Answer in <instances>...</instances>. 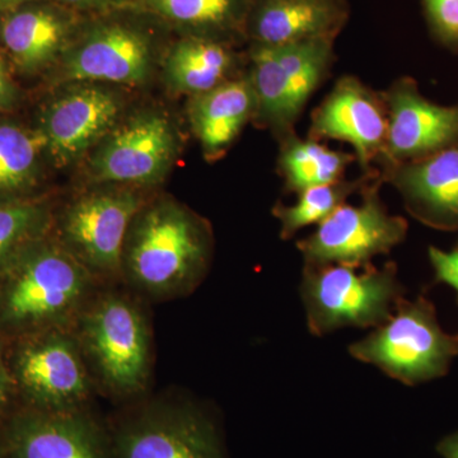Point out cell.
<instances>
[{"label":"cell","mask_w":458,"mask_h":458,"mask_svg":"<svg viewBox=\"0 0 458 458\" xmlns=\"http://www.w3.org/2000/svg\"><path fill=\"white\" fill-rule=\"evenodd\" d=\"M212 233L203 219L174 200L143 208L123 246L122 274L153 298L194 291L212 258Z\"/></svg>","instance_id":"obj_1"},{"label":"cell","mask_w":458,"mask_h":458,"mask_svg":"<svg viewBox=\"0 0 458 458\" xmlns=\"http://www.w3.org/2000/svg\"><path fill=\"white\" fill-rule=\"evenodd\" d=\"M301 294L315 336L343 327H378L403 297L394 262L382 267L304 265Z\"/></svg>","instance_id":"obj_2"},{"label":"cell","mask_w":458,"mask_h":458,"mask_svg":"<svg viewBox=\"0 0 458 458\" xmlns=\"http://www.w3.org/2000/svg\"><path fill=\"white\" fill-rule=\"evenodd\" d=\"M349 352L401 384L415 386L447 375L458 357V335L443 330L428 298L403 297L391 318L363 340L352 344Z\"/></svg>","instance_id":"obj_3"},{"label":"cell","mask_w":458,"mask_h":458,"mask_svg":"<svg viewBox=\"0 0 458 458\" xmlns=\"http://www.w3.org/2000/svg\"><path fill=\"white\" fill-rule=\"evenodd\" d=\"M8 264L3 313L13 324L69 325L90 301L95 276L64 245L35 247Z\"/></svg>","instance_id":"obj_4"},{"label":"cell","mask_w":458,"mask_h":458,"mask_svg":"<svg viewBox=\"0 0 458 458\" xmlns=\"http://www.w3.org/2000/svg\"><path fill=\"white\" fill-rule=\"evenodd\" d=\"M334 42L319 38L283 47H252L247 77L258 105L255 119L279 141L294 134L304 106L330 73Z\"/></svg>","instance_id":"obj_5"},{"label":"cell","mask_w":458,"mask_h":458,"mask_svg":"<svg viewBox=\"0 0 458 458\" xmlns=\"http://www.w3.org/2000/svg\"><path fill=\"white\" fill-rule=\"evenodd\" d=\"M82 351L113 393L131 396L146 387L150 335L146 316L131 298L105 293L89 301L77 319Z\"/></svg>","instance_id":"obj_6"},{"label":"cell","mask_w":458,"mask_h":458,"mask_svg":"<svg viewBox=\"0 0 458 458\" xmlns=\"http://www.w3.org/2000/svg\"><path fill=\"white\" fill-rule=\"evenodd\" d=\"M381 181L378 177L360 192V204H343L312 234L298 241L304 265L360 267L405 240L408 222L387 212L379 197Z\"/></svg>","instance_id":"obj_7"},{"label":"cell","mask_w":458,"mask_h":458,"mask_svg":"<svg viewBox=\"0 0 458 458\" xmlns=\"http://www.w3.org/2000/svg\"><path fill=\"white\" fill-rule=\"evenodd\" d=\"M140 209L141 199L131 190L84 195L63 216V245L95 278L119 276L129 228Z\"/></svg>","instance_id":"obj_8"},{"label":"cell","mask_w":458,"mask_h":458,"mask_svg":"<svg viewBox=\"0 0 458 458\" xmlns=\"http://www.w3.org/2000/svg\"><path fill=\"white\" fill-rule=\"evenodd\" d=\"M177 152L176 132L164 114L147 113L117 123L92 158L96 179L150 185L165 176Z\"/></svg>","instance_id":"obj_9"},{"label":"cell","mask_w":458,"mask_h":458,"mask_svg":"<svg viewBox=\"0 0 458 458\" xmlns=\"http://www.w3.org/2000/svg\"><path fill=\"white\" fill-rule=\"evenodd\" d=\"M382 98L388 123L385 168L417 161L458 143V105L443 106L424 98L411 78L397 80Z\"/></svg>","instance_id":"obj_10"},{"label":"cell","mask_w":458,"mask_h":458,"mask_svg":"<svg viewBox=\"0 0 458 458\" xmlns=\"http://www.w3.org/2000/svg\"><path fill=\"white\" fill-rule=\"evenodd\" d=\"M387 110L384 98L354 77H343L312 114L310 138L348 143L355 161L370 171L382 161L387 140Z\"/></svg>","instance_id":"obj_11"},{"label":"cell","mask_w":458,"mask_h":458,"mask_svg":"<svg viewBox=\"0 0 458 458\" xmlns=\"http://www.w3.org/2000/svg\"><path fill=\"white\" fill-rule=\"evenodd\" d=\"M119 458H225L212 419L191 406H158L131 421L117 441Z\"/></svg>","instance_id":"obj_12"},{"label":"cell","mask_w":458,"mask_h":458,"mask_svg":"<svg viewBox=\"0 0 458 458\" xmlns=\"http://www.w3.org/2000/svg\"><path fill=\"white\" fill-rule=\"evenodd\" d=\"M122 99L96 84L75 87L57 98L44 114L41 132L59 165L77 161L117 125Z\"/></svg>","instance_id":"obj_13"},{"label":"cell","mask_w":458,"mask_h":458,"mask_svg":"<svg viewBox=\"0 0 458 458\" xmlns=\"http://www.w3.org/2000/svg\"><path fill=\"white\" fill-rule=\"evenodd\" d=\"M17 367L26 390L53 411L74 410L89 394L82 346L69 333L55 331L30 344L21 352Z\"/></svg>","instance_id":"obj_14"},{"label":"cell","mask_w":458,"mask_h":458,"mask_svg":"<svg viewBox=\"0 0 458 458\" xmlns=\"http://www.w3.org/2000/svg\"><path fill=\"white\" fill-rule=\"evenodd\" d=\"M150 47L143 33L113 23L98 27L69 51L66 78L77 82L137 86L150 72Z\"/></svg>","instance_id":"obj_15"},{"label":"cell","mask_w":458,"mask_h":458,"mask_svg":"<svg viewBox=\"0 0 458 458\" xmlns=\"http://www.w3.org/2000/svg\"><path fill=\"white\" fill-rule=\"evenodd\" d=\"M408 212L441 231L458 228V143L417 161L385 168Z\"/></svg>","instance_id":"obj_16"},{"label":"cell","mask_w":458,"mask_h":458,"mask_svg":"<svg viewBox=\"0 0 458 458\" xmlns=\"http://www.w3.org/2000/svg\"><path fill=\"white\" fill-rule=\"evenodd\" d=\"M346 18V0H252L246 32L254 47L335 40Z\"/></svg>","instance_id":"obj_17"},{"label":"cell","mask_w":458,"mask_h":458,"mask_svg":"<svg viewBox=\"0 0 458 458\" xmlns=\"http://www.w3.org/2000/svg\"><path fill=\"white\" fill-rule=\"evenodd\" d=\"M256 98L249 77L236 78L209 92L195 96L190 120L205 156L219 158L256 117Z\"/></svg>","instance_id":"obj_18"},{"label":"cell","mask_w":458,"mask_h":458,"mask_svg":"<svg viewBox=\"0 0 458 458\" xmlns=\"http://www.w3.org/2000/svg\"><path fill=\"white\" fill-rule=\"evenodd\" d=\"M12 441L14 458H105L98 430L74 410L27 418Z\"/></svg>","instance_id":"obj_19"},{"label":"cell","mask_w":458,"mask_h":458,"mask_svg":"<svg viewBox=\"0 0 458 458\" xmlns=\"http://www.w3.org/2000/svg\"><path fill=\"white\" fill-rule=\"evenodd\" d=\"M236 59L223 41L185 38L174 45L165 60V80L177 92L199 96L231 81Z\"/></svg>","instance_id":"obj_20"},{"label":"cell","mask_w":458,"mask_h":458,"mask_svg":"<svg viewBox=\"0 0 458 458\" xmlns=\"http://www.w3.org/2000/svg\"><path fill=\"white\" fill-rule=\"evenodd\" d=\"M354 155L331 149L318 140H301L293 134L280 140L279 171L286 191L300 192L343 180Z\"/></svg>","instance_id":"obj_21"},{"label":"cell","mask_w":458,"mask_h":458,"mask_svg":"<svg viewBox=\"0 0 458 458\" xmlns=\"http://www.w3.org/2000/svg\"><path fill=\"white\" fill-rule=\"evenodd\" d=\"M64 21L47 9H27L9 17L3 41L18 64L38 68L56 56L64 44Z\"/></svg>","instance_id":"obj_22"},{"label":"cell","mask_w":458,"mask_h":458,"mask_svg":"<svg viewBox=\"0 0 458 458\" xmlns=\"http://www.w3.org/2000/svg\"><path fill=\"white\" fill-rule=\"evenodd\" d=\"M150 9L172 22L192 30L199 38L216 36L245 26L252 0H147Z\"/></svg>","instance_id":"obj_23"},{"label":"cell","mask_w":458,"mask_h":458,"mask_svg":"<svg viewBox=\"0 0 458 458\" xmlns=\"http://www.w3.org/2000/svg\"><path fill=\"white\" fill-rule=\"evenodd\" d=\"M378 179L377 174L366 172L354 180H340L327 185L315 186L298 194L293 205H276L273 214L280 222V236L289 240L301 229L319 225L337 208L346 203L355 192H361L372 181Z\"/></svg>","instance_id":"obj_24"},{"label":"cell","mask_w":458,"mask_h":458,"mask_svg":"<svg viewBox=\"0 0 458 458\" xmlns=\"http://www.w3.org/2000/svg\"><path fill=\"white\" fill-rule=\"evenodd\" d=\"M44 149L47 140L41 131H27L9 123L0 125V191L25 186Z\"/></svg>","instance_id":"obj_25"},{"label":"cell","mask_w":458,"mask_h":458,"mask_svg":"<svg viewBox=\"0 0 458 458\" xmlns=\"http://www.w3.org/2000/svg\"><path fill=\"white\" fill-rule=\"evenodd\" d=\"M47 222V213L32 204L0 205V267L21 251Z\"/></svg>","instance_id":"obj_26"},{"label":"cell","mask_w":458,"mask_h":458,"mask_svg":"<svg viewBox=\"0 0 458 458\" xmlns=\"http://www.w3.org/2000/svg\"><path fill=\"white\" fill-rule=\"evenodd\" d=\"M421 4L433 38L458 54V0H421Z\"/></svg>","instance_id":"obj_27"},{"label":"cell","mask_w":458,"mask_h":458,"mask_svg":"<svg viewBox=\"0 0 458 458\" xmlns=\"http://www.w3.org/2000/svg\"><path fill=\"white\" fill-rule=\"evenodd\" d=\"M428 256L437 282L450 285L458 295V249L445 251L432 246L428 250Z\"/></svg>","instance_id":"obj_28"},{"label":"cell","mask_w":458,"mask_h":458,"mask_svg":"<svg viewBox=\"0 0 458 458\" xmlns=\"http://www.w3.org/2000/svg\"><path fill=\"white\" fill-rule=\"evenodd\" d=\"M437 452L442 458H458V432L448 434L437 445Z\"/></svg>","instance_id":"obj_29"},{"label":"cell","mask_w":458,"mask_h":458,"mask_svg":"<svg viewBox=\"0 0 458 458\" xmlns=\"http://www.w3.org/2000/svg\"><path fill=\"white\" fill-rule=\"evenodd\" d=\"M9 96H11V84H9L4 65L0 62V106H3L8 101Z\"/></svg>","instance_id":"obj_30"},{"label":"cell","mask_w":458,"mask_h":458,"mask_svg":"<svg viewBox=\"0 0 458 458\" xmlns=\"http://www.w3.org/2000/svg\"><path fill=\"white\" fill-rule=\"evenodd\" d=\"M9 381L7 372L3 366L2 358H0V405L5 403L8 396Z\"/></svg>","instance_id":"obj_31"},{"label":"cell","mask_w":458,"mask_h":458,"mask_svg":"<svg viewBox=\"0 0 458 458\" xmlns=\"http://www.w3.org/2000/svg\"><path fill=\"white\" fill-rule=\"evenodd\" d=\"M65 3L73 5H104L123 2V0H64Z\"/></svg>","instance_id":"obj_32"},{"label":"cell","mask_w":458,"mask_h":458,"mask_svg":"<svg viewBox=\"0 0 458 458\" xmlns=\"http://www.w3.org/2000/svg\"><path fill=\"white\" fill-rule=\"evenodd\" d=\"M25 0H0V8L13 7V5L21 4Z\"/></svg>","instance_id":"obj_33"}]
</instances>
